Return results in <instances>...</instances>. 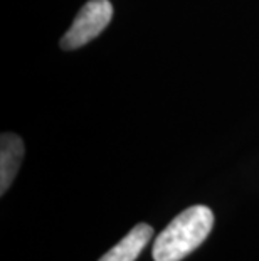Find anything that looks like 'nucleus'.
I'll return each instance as SVG.
<instances>
[{
  "label": "nucleus",
  "mask_w": 259,
  "mask_h": 261,
  "mask_svg": "<svg viewBox=\"0 0 259 261\" xmlns=\"http://www.w3.org/2000/svg\"><path fill=\"white\" fill-rule=\"evenodd\" d=\"M214 226V213L207 205H192L160 232L153 244L155 261H182L207 240Z\"/></svg>",
  "instance_id": "obj_1"
},
{
  "label": "nucleus",
  "mask_w": 259,
  "mask_h": 261,
  "mask_svg": "<svg viewBox=\"0 0 259 261\" xmlns=\"http://www.w3.org/2000/svg\"><path fill=\"white\" fill-rule=\"evenodd\" d=\"M113 17V5L109 0H90L82 5L78 17L61 39L63 49H78L93 41L106 29Z\"/></svg>",
  "instance_id": "obj_2"
},
{
  "label": "nucleus",
  "mask_w": 259,
  "mask_h": 261,
  "mask_svg": "<svg viewBox=\"0 0 259 261\" xmlns=\"http://www.w3.org/2000/svg\"><path fill=\"white\" fill-rule=\"evenodd\" d=\"M24 159V142L15 133H2L0 137V194L9 191Z\"/></svg>",
  "instance_id": "obj_3"
},
{
  "label": "nucleus",
  "mask_w": 259,
  "mask_h": 261,
  "mask_svg": "<svg viewBox=\"0 0 259 261\" xmlns=\"http://www.w3.org/2000/svg\"><path fill=\"white\" fill-rule=\"evenodd\" d=\"M153 229L148 224H136L117 246H113L106 254H103L100 261H135L143 251L148 241L152 240Z\"/></svg>",
  "instance_id": "obj_4"
}]
</instances>
